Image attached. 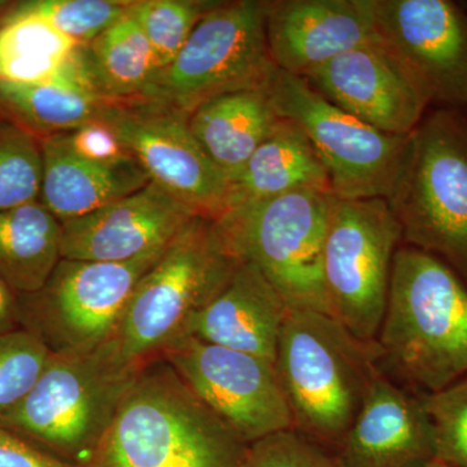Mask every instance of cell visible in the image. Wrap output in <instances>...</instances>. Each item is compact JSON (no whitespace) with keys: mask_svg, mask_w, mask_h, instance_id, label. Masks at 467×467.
<instances>
[{"mask_svg":"<svg viewBox=\"0 0 467 467\" xmlns=\"http://www.w3.org/2000/svg\"><path fill=\"white\" fill-rule=\"evenodd\" d=\"M376 342L380 368L418 395L456 383L467 376V285L438 257L399 247Z\"/></svg>","mask_w":467,"mask_h":467,"instance_id":"cell-1","label":"cell"},{"mask_svg":"<svg viewBox=\"0 0 467 467\" xmlns=\"http://www.w3.org/2000/svg\"><path fill=\"white\" fill-rule=\"evenodd\" d=\"M247 450L159 358L140 371L85 467H243Z\"/></svg>","mask_w":467,"mask_h":467,"instance_id":"cell-2","label":"cell"},{"mask_svg":"<svg viewBox=\"0 0 467 467\" xmlns=\"http://www.w3.org/2000/svg\"><path fill=\"white\" fill-rule=\"evenodd\" d=\"M242 261L220 221L192 218L135 285L109 343L135 367L161 358L186 337L193 318L226 287Z\"/></svg>","mask_w":467,"mask_h":467,"instance_id":"cell-3","label":"cell"},{"mask_svg":"<svg viewBox=\"0 0 467 467\" xmlns=\"http://www.w3.org/2000/svg\"><path fill=\"white\" fill-rule=\"evenodd\" d=\"M379 358L376 340L359 339L325 313L290 308L275 365L294 430L337 447L380 370Z\"/></svg>","mask_w":467,"mask_h":467,"instance_id":"cell-4","label":"cell"},{"mask_svg":"<svg viewBox=\"0 0 467 467\" xmlns=\"http://www.w3.org/2000/svg\"><path fill=\"white\" fill-rule=\"evenodd\" d=\"M402 242L447 264L467 285V119L441 109L408 138L386 199Z\"/></svg>","mask_w":467,"mask_h":467,"instance_id":"cell-5","label":"cell"},{"mask_svg":"<svg viewBox=\"0 0 467 467\" xmlns=\"http://www.w3.org/2000/svg\"><path fill=\"white\" fill-rule=\"evenodd\" d=\"M143 368L122 361L109 340L88 352L51 353L32 391L0 427L85 467Z\"/></svg>","mask_w":467,"mask_h":467,"instance_id":"cell-6","label":"cell"},{"mask_svg":"<svg viewBox=\"0 0 467 467\" xmlns=\"http://www.w3.org/2000/svg\"><path fill=\"white\" fill-rule=\"evenodd\" d=\"M276 72L267 48L265 2H218L143 98L190 116L223 95L267 90Z\"/></svg>","mask_w":467,"mask_h":467,"instance_id":"cell-7","label":"cell"},{"mask_svg":"<svg viewBox=\"0 0 467 467\" xmlns=\"http://www.w3.org/2000/svg\"><path fill=\"white\" fill-rule=\"evenodd\" d=\"M334 195L300 190L220 218L234 250L254 264L291 309L330 315L324 248Z\"/></svg>","mask_w":467,"mask_h":467,"instance_id":"cell-8","label":"cell"},{"mask_svg":"<svg viewBox=\"0 0 467 467\" xmlns=\"http://www.w3.org/2000/svg\"><path fill=\"white\" fill-rule=\"evenodd\" d=\"M165 247L121 263L61 259L41 290L17 296L21 327L54 355L98 348L115 334L135 285Z\"/></svg>","mask_w":467,"mask_h":467,"instance_id":"cell-9","label":"cell"},{"mask_svg":"<svg viewBox=\"0 0 467 467\" xmlns=\"http://www.w3.org/2000/svg\"><path fill=\"white\" fill-rule=\"evenodd\" d=\"M401 227L386 199L334 198L324 248L331 317L359 339L376 340Z\"/></svg>","mask_w":467,"mask_h":467,"instance_id":"cell-10","label":"cell"},{"mask_svg":"<svg viewBox=\"0 0 467 467\" xmlns=\"http://www.w3.org/2000/svg\"><path fill=\"white\" fill-rule=\"evenodd\" d=\"M267 92L278 116L294 121L308 137L335 198H389L411 133H383L337 109L303 77L279 69Z\"/></svg>","mask_w":467,"mask_h":467,"instance_id":"cell-11","label":"cell"},{"mask_svg":"<svg viewBox=\"0 0 467 467\" xmlns=\"http://www.w3.org/2000/svg\"><path fill=\"white\" fill-rule=\"evenodd\" d=\"M95 121L109 126L150 182L201 216L220 220L230 184L193 137L189 116L161 101L135 98L106 100Z\"/></svg>","mask_w":467,"mask_h":467,"instance_id":"cell-12","label":"cell"},{"mask_svg":"<svg viewBox=\"0 0 467 467\" xmlns=\"http://www.w3.org/2000/svg\"><path fill=\"white\" fill-rule=\"evenodd\" d=\"M161 358L248 445L294 430L275 362L183 337Z\"/></svg>","mask_w":467,"mask_h":467,"instance_id":"cell-13","label":"cell"},{"mask_svg":"<svg viewBox=\"0 0 467 467\" xmlns=\"http://www.w3.org/2000/svg\"><path fill=\"white\" fill-rule=\"evenodd\" d=\"M380 42L430 104L467 109V12L451 0H374Z\"/></svg>","mask_w":467,"mask_h":467,"instance_id":"cell-14","label":"cell"},{"mask_svg":"<svg viewBox=\"0 0 467 467\" xmlns=\"http://www.w3.org/2000/svg\"><path fill=\"white\" fill-rule=\"evenodd\" d=\"M303 78L337 109L387 134L413 133L430 106L380 39L344 52Z\"/></svg>","mask_w":467,"mask_h":467,"instance_id":"cell-15","label":"cell"},{"mask_svg":"<svg viewBox=\"0 0 467 467\" xmlns=\"http://www.w3.org/2000/svg\"><path fill=\"white\" fill-rule=\"evenodd\" d=\"M201 216L153 182L84 217L61 223V257L121 263L165 247Z\"/></svg>","mask_w":467,"mask_h":467,"instance_id":"cell-16","label":"cell"},{"mask_svg":"<svg viewBox=\"0 0 467 467\" xmlns=\"http://www.w3.org/2000/svg\"><path fill=\"white\" fill-rule=\"evenodd\" d=\"M265 33L275 66L299 77L379 39L374 0H270Z\"/></svg>","mask_w":467,"mask_h":467,"instance_id":"cell-17","label":"cell"},{"mask_svg":"<svg viewBox=\"0 0 467 467\" xmlns=\"http://www.w3.org/2000/svg\"><path fill=\"white\" fill-rule=\"evenodd\" d=\"M346 467H425L436 460L434 425L422 395L380 368L355 422L337 445Z\"/></svg>","mask_w":467,"mask_h":467,"instance_id":"cell-18","label":"cell"},{"mask_svg":"<svg viewBox=\"0 0 467 467\" xmlns=\"http://www.w3.org/2000/svg\"><path fill=\"white\" fill-rule=\"evenodd\" d=\"M288 310L259 267L242 261L226 287L193 318L186 337L275 362Z\"/></svg>","mask_w":467,"mask_h":467,"instance_id":"cell-19","label":"cell"},{"mask_svg":"<svg viewBox=\"0 0 467 467\" xmlns=\"http://www.w3.org/2000/svg\"><path fill=\"white\" fill-rule=\"evenodd\" d=\"M43 177L39 202L61 223L84 217L150 183L131 155L98 161L79 155L67 133L39 137Z\"/></svg>","mask_w":467,"mask_h":467,"instance_id":"cell-20","label":"cell"},{"mask_svg":"<svg viewBox=\"0 0 467 467\" xmlns=\"http://www.w3.org/2000/svg\"><path fill=\"white\" fill-rule=\"evenodd\" d=\"M104 99L97 90L84 46L51 78L38 84H0V110L36 137L67 133L95 121Z\"/></svg>","mask_w":467,"mask_h":467,"instance_id":"cell-21","label":"cell"},{"mask_svg":"<svg viewBox=\"0 0 467 467\" xmlns=\"http://www.w3.org/2000/svg\"><path fill=\"white\" fill-rule=\"evenodd\" d=\"M279 121L267 90L223 95L205 101L189 116L193 137L230 184Z\"/></svg>","mask_w":467,"mask_h":467,"instance_id":"cell-22","label":"cell"},{"mask_svg":"<svg viewBox=\"0 0 467 467\" xmlns=\"http://www.w3.org/2000/svg\"><path fill=\"white\" fill-rule=\"evenodd\" d=\"M300 190L333 195L327 171L308 137L294 121L281 117L230 186L226 213Z\"/></svg>","mask_w":467,"mask_h":467,"instance_id":"cell-23","label":"cell"},{"mask_svg":"<svg viewBox=\"0 0 467 467\" xmlns=\"http://www.w3.org/2000/svg\"><path fill=\"white\" fill-rule=\"evenodd\" d=\"M61 257V223L41 202L0 211V281L17 296L41 290Z\"/></svg>","mask_w":467,"mask_h":467,"instance_id":"cell-24","label":"cell"},{"mask_svg":"<svg viewBox=\"0 0 467 467\" xmlns=\"http://www.w3.org/2000/svg\"><path fill=\"white\" fill-rule=\"evenodd\" d=\"M84 50L92 81L106 100L143 98L159 73L146 36L128 14Z\"/></svg>","mask_w":467,"mask_h":467,"instance_id":"cell-25","label":"cell"},{"mask_svg":"<svg viewBox=\"0 0 467 467\" xmlns=\"http://www.w3.org/2000/svg\"><path fill=\"white\" fill-rule=\"evenodd\" d=\"M79 46L41 18L9 14L0 26V84L46 81Z\"/></svg>","mask_w":467,"mask_h":467,"instance_id":"cell-26","label":"cell"},{"mask_svg":"<svg viewBox=\"0 0 467 467\" xmlns=\"http://www.w3.org/2000/svg\"><path fill=\"white\" fill-rule=\"evenodd\" d=\"M217 3L211 0L130 2L128 15L146 36L159 72L177 57L199 21Z\"/></svg>","mask_w":467,"mask_h":467,"instance_id":"cell-27","label":"cell"},{"mask_svg":"<svg viewBox=\"0 0 467 467\" xmlns=\"http://www.w3.org/2000/svg\"><path fill=\"white\" fill-rule=\"evenodd\" d=\"M42 177L39 138L0 116V211L39 201Z\"/></svg>","mask_w":467,"mask_h":467,"instance_id":"cell-28","label":"cell"},{"mask_svg":"<svg viewBox=\"0 0 467 467\" xmlns=\"http://www.w3.org/2000/svg\"><path fill=\"white\" fill-rule=\"evenodd\" d=\"M130 2L117 0H33L15 3L11 14L29 15L86 46L128 14Z\"/></svg>","mask_w":467,"mask_h":467,"instance_id":"cell-29","label":"cell"},{"mask_svg":"<svg viewBox=\"0 0 467 467\" xmlns=\"http://www.w3.org/2000/svg\"><path fill=\"white\" fill-rule=\"evenodd\" d=\"M50 358L47 346L26 328L0 335V423L32 391Z\"/></svg>","mask_w":467,"mask_h":467,"instance_id":"cell-30","label":"cell"},{"mask_svg":"<svg viewBox=\"0 0 467 467\" xmlns=\"http://www.w3.org/2000/svg\"><path fill=\"white\" fill-rule=\"evenodd\" d=\"M422 398L434 425L436 459L467 467V376Z\"/></svg>","mask_w":467,"mask_h":467,"instance_id":"cell-31","label":"cell"},{"mask_svg":"<svg viewBox=\"0 0 467 467\" xmlns=\"http://www.w3.org/2000/svg\"><path fill=\"white\" fill-rule=\"evenodd\" d=\"M243 467H346L322 444L285 430L248 445Z\"/></svg>","mask_w":467,"mask_h":467,"instance_id":"cell-32","label":"cell"},{"mask_svg":"<svg viewBox=\"0 0 467 467\" xmlns=\"http://www.w3.org/2000/svg\"><path fill=\"white\" fill-rule=\"evenodd\" d=\"M67 140L79 155L98 161H113L130 153L126 152L115 131L101 121H91L67 131Z\"/></svg>","mask_w":467,"mask_h":467,"instance_id":"cell-33","label":"cell"},{"mask_svg":"<svg viewBox=\"0 0 467 467\" xmlns=\"http://www.w3.org/2000/svg\"><path fill=\"white\" fill-rule=\"evenodd\" d=\"M0 467H79L0 427Z\"/></svg>","mask_w":467,"mask_h":467,"instance_id":"cell-34","label":"cell"},{"mask_svg":"<svg viewBox=\"0 0 467 467\" xmlns=\"http://www.w3.org/2000/svg\"><path fill=\"white\" fill-rule=\"evenodd\" d=\"M21 327L18 319V299L15 292L0 281V335Z\"/></svg>","mask_w":467,"mask_h":467,"instance_id":"cell-35","label":"cell"},{"mask_svg":"<svg viewBox=\"0 0 467 467\" xmlns=\"http://www.w3.org/2000/svg\"><path fill=\"white\" fill-rule=\"evenodd\" d=\"M425 467H453L451 465H448V463L442 462L441 460H434L432 462H430L429 465H426Z\"/></svg>","mask_w":467,"mask_h":467,"instance_id":"cell-36","label":"cell"},{"mask_svg":"<svg viewBox=\"0 0 467 467\" xmlns=\"http://www.w3.org/2000/svg\"><path fill=\"white\" fill-rule=\"evenodd\" d=\"M0 116H5V115H3V112H2V110H0Z\"/></svg>","mask_w":467,"mask_h":467,"instance_id":"cell-37","label":"cell"}]
</instances>
